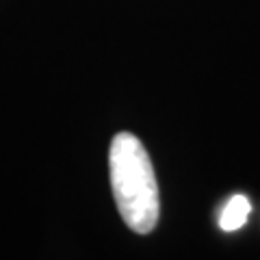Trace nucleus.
Returning a JSON list of instances; mask_svg holds the SVG:
<instances>
[{
	"mask_svg": "<svg viewBox=\"0 0 260 260\" xmlns=\"http://www.w3.org/2000/svg\"><path fill=\"white\" fill-rule=\"evenodd\" d=\"M251 213V204L245 195H234V198L228 200V204L221 210V217H219V225L225 232H234L241 230L243 225L247 223V217Z\"/></svg>",
	"mask_w": 260,
	"mask_h": 260,
	"instance_id": "f03ea898",
	"label": "nucleus"
},
{
	"mask_svg": "<svg viewBox=\"0 0 260 260\" xmlns=\"http://www.w3.org/2000/svg\"><path fill=\"white\" fill-rule=\"evenodd\" d=\"M111 189L121 219L137 234H150L158 223L160 200L152 160L130 133L113 137L109 152Z\"/></svg>",
	"mask_w": 260,
	"mask_h": 260,
	"instance_id": "f257e3e1",
	"label": "nucleus"
}]
</instances>
